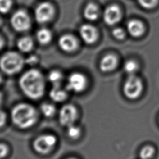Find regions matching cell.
Returning a JSON list of instances; mask_svg holds the SVG:
<instances>
[{"instance_id":"6da1fadb","label":"cell","mask_w":159,"mask_h":159,"mask_svg":"<svg viewBox=\"0 0 159 159\" xmlns=\"http://www.w3.org/2000/svg\"><path fill=\"white\" fill-rule=\"evenodd\" d=\"M19 86L25 96L32 99H37L44 93L45 80L40 71L32 69L27 71L20 76Z\"/></svg>"},{"instance_id":"7a4b0ae2","label":"cell","mask_w":159,"mask_h":159,"mask_svg":"<svg viewBox=\"0 0 159 159\" xmlns=\"http://www.w3.org/2000/svg\"><path fill=\"white\" fill-rule=\"evenodd\" d=\"M11 119L14 125L20 129H27L32 126L37 120L35 109L26 103L16 105L11 111Z\"/></svg>"},{"instance_id":"3957f363","label":"cell","mask_w":159,"mask_h":159,"mask_svg":"<svg viewBox=\"0 0 159 159\" xmlns=\"http://www.w3.org/2000/svg\"><path fill=\"white\" fill-rule=\"evenodd\" d=\"M24 63V60L22 57L14 52L5 53L0 59V68L7 75L18 73L23 67Z\"/></svg>"},{"instance_id":"277c9868","label":"cell","mask_w":159,"mask_h":159,"mask_svg":"<svg viewBox=\"0 0 159 159\" xmlns=\"http://www.w3.org/2000/svg\"><path fill=\"white\" fill-rule=\"evenodd\" d=\"M142 80L134 75H129L124 84V93L129 99H134L139 98L143 91Z\"/></svg>"},{"instance_id":"5b68a950","label":"cell","mask_w":159,"mask_h":159,"mask_svg":"<svg viewBox=\"0 0 159 159\" xmlns=\"http://www.w3.org/2000/svg\"><path fill=\"white\" fill-rule=\"evenodd\" d=\"M56 137L52 134H43L35 139L33 143L34 150L40 154L49 153L55 147Z\"/></svg>"},{"instance_id":"8992f818","label":"cell","mask_w":159,"mask_h":159,"mask_svg":"<svg viewBox=\"0 0 159 159\" xmlns=\"http://www.w3.org/2000/svg\"><path fill=\"white\" fill-rule=\"evenodd\" d=\"M12 27L18 32H24L29 29L30 20L27 13L23 10H19L14 12L11 19Z\"/></svg>"},{"instance_id":"52a82bcc","label":"cell","mask_w":159,"mask_h":159,"mask_svg":"<svg viewBox=\"0 0 159 159\" xmlns=\"http://www.w3.org/2000/svg\"><path fill=\"white\" fill-rule=\"evenodd\" d=\"M87 84V80L84 75L75 72L71 73L68 78L66 89L74 93L83 91Z\"/></svg>"},{"instance_id":"ba28073f","label":"cell","mask_w":159,"mask_h":159,"mask_svg":"<svg viewBox=\"0 0 159 159\" xmlns=\"http://www.w3.org/2000/svg\"><path fill=\"white\" fill-rule=\"evenodd\" d=\"M78 117V111L72 104L63 106L59 112V122L61 125L68 127L74 124Z\"/></svg>"},{"instance_id":"9c48e42d","label":"cell","mask_w":159,"mask_h":159,"mask_svg":"<svg viewBox=\"0 0 159 159\" xmlns=\"http://www.w3.org/2000/svg\"><path fill=\"white\" fill-rule=\"evenodd\" d=\"M54 9L52 4L48 2H42L40 4L35 11L36 20L40 24L48 22L53 16Z\"/></svg>"},{"instance_id":"30bf717a","label":"cell","mask_w":159,"mask_h":159,"mask_svg":"<svg viewBox=\"0 0 159 159\" xmlns=\"http://www.w3.org/2000/svg\"><path fill=\"white\" fill-rule=\"evenodd\" d=\"M121 17V10L116 4H111L107 6L103 14V20L109 25H114L118 23Z\"/></svg>"},{"instance_id":"8fae6325","label":"cell","mask_w":159,"mask_h":159,"mask_svg":"<svg viewBox=\"0 0 159 159\" xmlns=\"http://www.w3.org/2000/svg\"><path fill=\"white\" fill-rule=\"evenodd\" d=\"M80 34L83 40L88 44L95 42L98 37L97 29L89 24L83 25L80 27Z\"/></svg>"},{"instance_id":"7c38bea8","label":"cell","mask_w":159,"mask_h":159,"mask_svg":"<svg viewBox=\"0 0 159 159\" xmlns=\"http://www.w3.org/2000/svg\"><path fill=\"white\" fill-rule=\"evenodd\" d=\"M58 45L60 48L66 52H71L78 47L76 39L71 35H62L58 40Z\"/></svg>"},{"instance_id":"4fadbf2b","label":"cell","mask_w":159,"mask_h":159,"mask_svg":"<svg viewBox=\"0 0 159 159\" xmlns=\"http://www.w3.org/2000/svg\"><path fill=\"white\" fill-rule=\"evenodd\" d=\"M127 30L131 36L139 37L143 34L145 29L142 21L138 19H132L127 24Z\"/></svg>"},{"instance_id":"5bb4252c","label":"cell","mask_w":159,"mask_h":159,"mask_svg":"<svg viewBox=\"0 0 159 159\" xmlns=\"http://www.w3.org/2000/svg\"><path fill=\"white\" fill-rule=\"evenodd\" d=\"M117 63L118 60L116 55L107 54L101 59L99 67L102 71L109 72L114 70L116 68Z\"/></svg>"},{"instance_id":"9a60e30c","label":"cell","mask_w":159,"mask_h":159,"mask_svg":"<svg viewBox=\"0 0 159 159\" xmlns=\"http://www.w3.org/2000/svg\"><path fill=\"white\" fill-rule=\"evenodd\" d=\"M99 14V11L98 6L94 3L88 4L84 9V16L89 20H96Z\"/></svg>"},{"instance_id":"2e32d148","label":"cell","mask_w":159,"mask_h":159,"mask_svg":"<svg viewBox=\"0 0 159 159\" xmlns=\"http://www.w3.org/2000/svg\"><path fill=\"white\" fill-rule=\"evenodd\" d=\"M66 92L60 86H53L49 93V96L55 102H62L66 98Z\"/></svg>"},{"instance_id":"e0dca14e","label":"cell","mask_w":159,"mask_h":159,"mask_svg":"<svg viewBox=\"0 0 159 159\" xmlns=\"http://www.w3.org/2000/svg\"><path fill=\"white\" fill-rule=\"evenodd\" d=\"M37 39L41 44H47L52 40V33L48 29L42 28L37 32Z\"/></svg>"},{"instance_id":"ac0fdd59","label":"cell","mask_w":159,"mask_h":159,"mask_svg":"<svg viewBox=\"0 0 159 159\" xmlns=\"http://www.w3.org/2000/svg\"><path fill=\"white\" fill-rule=\"evenodd\" d=\"M33 41L29 37H24L20 39L17 42V47L22 52H28L32 48Z\"/></svg>"},{"instance_id":"d6986e66","label":"cell","mask_w":159,"mask_h":159,"mask_svg":"<svg viewBox=\"0 0 159 159\" xmlns=\"http://www.w3.org/2000/svg\"><path fill=\"white\" fill-rule=\"evenodd\" d=\"M47 78L53 86H60L63 80V75L58 70H52L48 74Z\"/></svg>"},{"instance_id":"ffe728a7","label":"cell","mask_w":159,"mask_h":159,"mask_svg":"<svg viewBox=\"0 0 159 159\" xmlns=\"http://www.w3.org/2000/svg\"><path fill=\"white\" fill-rule=\"evenodd\" d=\"M124 70L129 75H134L139 70V65L135 61L129 60L124 63Z\"/></svg>"},{"instance_id":"44dd1931","label":"cell","mask_w":159,"mask_h":159,"mask_svg":"<svg viewBox=\"0 0 159 159\" xmlns=\"http://www.w3.org/2000/svg\"><path fill=\"white\" fill-rule=\"evenodd\" d=\"M42 114L47 117L53 116L55 113V107L50 103H43L40 107Z\"/></svg>"},{"instance_id":"7402d4cb","label":"cell","mask_w":159,"mask_h":159,"mask_svg":"<svg viewBox=\"0 0 159 159\" xmlns=\"http://www.w3.org/2000/svg\"><path fill=\"white\" fill-rule=\"evenodd\" d=\"M155 154V149L153 147L147 145L143 147L140 152V157L141 159H151Z\"/></svg>"},{"instance_id":"603a6c76","label":"cell","mask_w":159,"mask_h":159,"mask_svg":"<svg viewBox=\"0 0 159 159\" xmlns=\"http://www.w3.org/2000/svg\"><path fill=\"white\" fill-rule=\"evenodd\" d=\"M81 134V129L79 127L72 124L67 127V135L69 137L73 139H77L80 137Z\"/></svg>"},{"instance_id":"cb8c5ba5","label":"cell","mask_w":159,"mask_h":159,"mask_svg":"<svg viewBox=\"0 0 159 159\" xmlns=\"http://www.w3.org/2000/svg\"><path fill=\"white\" fill-rule=\"evenodd\" d=\"M139 4L143 8L146 9H151L154 8L158 2L159 0H137Z\"/></svg>"},{"instance_id":"d4e9b609","label":"cell","mask_w":159,"mask_h":159,"mask_svg":"<svg viewBox=\"0 0 159 159\" xmlns=\"http://www.w3.org/2000/svg\"><path fill=\"white\" fill-rule=\"evenodd\" d=\"M11 0H0V12L7 13L11 7Z\"/></svg>"},{"instance_id":"484cf974","label":"cell","mask_w":159,"mask_h":159,"mask_svg":"<svg viewBox=\"0 0 159 159\" xmlns=\"http://www.w3.org/2000/svg\"><path fill=\"white\" fill-rule=\"evenodd\" d=\"M112 35L117 40H122L125 37V32L121 27H116L112 30Z\"/></svg>"},{"instance_id":"4316f807","label":"cell","mask_w":159,"mask_h":159,"mask_svg":"<svg viewBox=\"0 0 159 159\" xmlns=\"http://www.w3.org/2000/svg\"><path fill=\"white\" fill-rule=\"evenodd\" d=\"M8 153L7 147L3 143H0V159L4 158Z\"/></svg>"},{"instance_id":"83f0119b","label":"cell","mask_w":159,"mask_h":159,"mask_svg":"<svg viewBox=\"0 0 159 159\" xmlns=\"http://www.w3.org/2000/svg\"><path fill=\"white\" fill-rule=\"evenodd\" d=\"M6 120V114L3 111H0V127H2L4 125Z\"/></svg>"},{"instance_id":"f1b7e54d","label":"cell","mask_w":159,"mask_h":159,"mask_svg":"<svg viewBox=\"0 0 159 159\" xmlns=\"http://www.w3.org/2000/svg\"><path fill=\"white\" fill-rule=\"evenodd\" d=\"M25 61L27 63H28L29 65H33V64H35L37 61V58L34 55H32V56L29 57V58H27L26 59Z\"/></svg>"},{"instance_id":"f546056e","label":"cell","mask_w":159,"mask_h":159,"mask_svg":"<svg viewBox=\"0 0 159 159\" xmlns=\"http://www.w3.org/2000/svg\"><path fill=\"white\" fill-rule=\"evenodd\" d=\"M2 46H3V40H2V39L0 37V50L1 49V48L2 47Z\"/></svg>"},{"instance_id":"4dcf8cb0","label":"cell","mask_w":159,"mask_h":159,"mask_svg":"<svg viewBox=\"0 0 159 159\" xmlns=\"http://www.w3.org/2000/svg\"><path fill=\"white\" fill-rule=\"evenodd\" d=\"M1 101H2V95H1V94L0 93V104H1Z\"/></svg>"},{"instance_id":"1f68e13d","label":"cell","mask_w":159,"mask_h":159,"mask_svg":"<svg viewBox=\"0 0 159 159\" xmlns=\"http://www.w3.org/2000/svg\"><path fill=\"white\" fill-rule=\"evenodd\" d=\"M1 81H2V78H1V76H0V84L1 83Z\"/></svg>"},{"instance_id":"d6a6232c","label":"cell","mask_w":159,"mask_h":159,"mask_svg":"<svg viewBox=\"0 0 159 159\" xmlns=\"http://www.w3.org/2000/svg\"><path fill=\"white\" fill-rule=\"evenodd\" d=\"M1 24V18H0V25Z\"/></svg>"},{"instance_id":"836d02e7","label":"cell","mask_w":159,"mask_h":159,"mask_svg":"<svg viewBox=\"0 0 159 159\" xmlns=\"http://www.w3.org/2000/svg\"><path fill=\"white\" fill-rule=\"evenodd\" d=\"M68 159H75V158H68Z\"/></svg>"}]
</instances>
